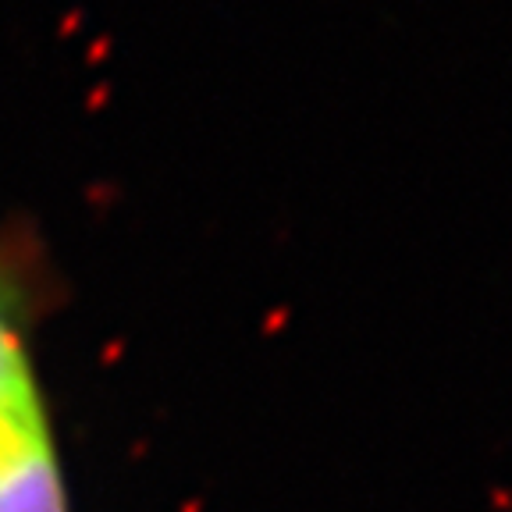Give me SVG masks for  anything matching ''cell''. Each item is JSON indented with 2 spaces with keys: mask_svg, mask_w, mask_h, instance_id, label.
<instances>
[{
  "mask_svg": "<svg viewBox=\"0 0 512 512\" xmlns=\"http://www.w3.org/2000/svg\"><path fill=\"white\" fill-rule=\"evenodd\" d=\"M32 324L29 256L0 246V512H75Z\"/></svg>",
  "mask_w": 512,
  "mask_h": 512,
  "instance_id": "cell-1",
  "label": "cell"
}]
</instances>
